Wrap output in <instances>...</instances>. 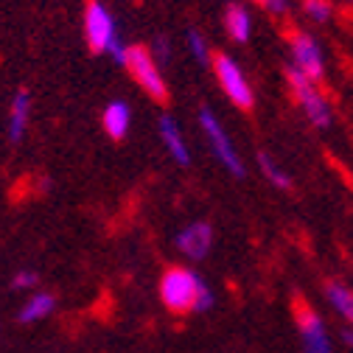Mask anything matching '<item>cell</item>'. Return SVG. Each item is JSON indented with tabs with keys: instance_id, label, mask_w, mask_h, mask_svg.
Returning <instances> with one entry per match:
<instances>
[{
	"instance_id": "8992f818",
	"label": "cell",
	"mask_w": 353,
	"mask_h": 353,
	"mask_svg": "<svg viewBox=\"0 0 353 353\" xmlns=\"http://www.w3.org/2000/svg\"><path fill=\"white\" fill-rule=\"evenodd\" d=\"M292 312H294L300 334H303V350L305 353H331V342H328L325 325H323V320H320V314L314 312V308L308 305L303 297H294Z\"/></svg>"
},
{
	"instance_id": "3957f363",
	"label": "cell",
	"mask_w": 353,
	"mask_h": 353,
	"mask_svg": "<svg viewBox=\"0 0 353 353\" xmlns=\"http://www.w3.org/2000/svg\"><path fill=\"white\" fill-rule=\"evenodd\" d=\"M126 70L132 73V79H135L143 90L154 99V101H168V87H165V79L160 76L157 70V62L154 57L143 48V46H132L129 48V59H126Z\"/></svg>"
},
{
	"instance_id": "ba28073f",
	"label": "cell",
	"mask_w": 353,
	"mask_h": 353,
	"mask_svg": "<svg viewBox=\"0 0 353 353\" xmlns=\"http://www.w3.org/2000/svg\"><path fill=\"white\" fill-rule=\"evenodd\" d=\"M289 42H292V54H294L297 68L312 81H320L325 70H323V57H320V48H317L314 37H308L305 31H292Z\"/></svg>"
},
{
	"instance_id": "2e32d148",
	"label": "cell",
	"mask_w": 353,
	"mask_h": 353,
	"mask_svg": "<svg viewBox=\"0 0 353 353\" xmlns=\"http://www.w3.org/2000/svg\"><path fill=\"white\" fill-rule=\"evenodd\" d=\"M258 165H261V171H263V176L272 183V185H278V188H289L292 185V180H289V174L283 171V168H278V163L270 157V154H258Z\"/></svg>"
},
{
	"instance_id": "277c9868",
	"label": "cell",
	"mask_w": 353,
	"mask_h": 353,
	"mask_svg": "<svg viewBox=\"0 0 353 353\" xmlns=\"http://www.w3.org/2000/svg\"><path fill=\"white\" fill-rule=\"evenodd\" d=\"M199 123H202V129H205L208 143H210L213 154L219 157V163H222L230 174L244 176V163L239 160V154H236V149H233V143H230V138H228L225 126L219 123V118H216L208 107H202V110H199Z\"/></svg>"
},
{
	"instance_id": "5bb4252c",
	"label": "cell",
	"mask_w": 353,
	"mask_h": 353,
	"mask_svg": "<svg viewBox=\"0 0 353 353\" xmlns=\"http://www.w3.org/2000/svg\"><path fill=\"white\" fill-rule=\"evenodd\" d=\"M54 294H48V292H39V294H34L23 308H20V323H34V320H42V317H48L51 312H54Z\"/></svg>"
},
{
	"instance_id": "9c48e42d",
	"label": "cell",
	"mask_w": 353,
	"mask_h": 353,
	"mask_svg": "<svg viewBox=\"0 0 353 353\" xmlns=\"http://www.w3.org/2000/svg\"><path fill=\"white\" fill-rule=\"evenodd\" d=\"M213 244V230L210 225L205 222H196V225H188L180 236H176V247H180V252H185L188 258H205L208 250Z\"/></svg>"
},
{
	"instance_id": "7c38bea8",
	"label": "cell",
	"mask_w": 353,
	"mask_h": 353,
	"mask_svg": "<svg viewBox=\"0 0 353 353\" xmlns=\"http://www.w3.org/2000/svg\"><path fill=\"white\" fill-rule=\"evenodd\" d=\"M28 110H31V99L26 90H17V96L12 99V118H9V138L20 141L26 123H28Z\"/></svg>"
},
{
	"instance_id": "603a6c76",
	"label": "cell",
	"mask_w": 353,
	"mask_h": 353,
	"mask_svg": "<svg viewBox=\"0 0 353 353\" xmlns=\"http://www.w3.org/2000/svg\"><path fill=\"white\" fill-rule=\"evenodd\" d=\"M350 3H353V0H350Z\"/></svg>"
},
{
	"instance_id": "ac0fdd59",
	"label": "cell",
	"mask_w": 353,
	"mask_h": 353,
	"mask_svg": "<svg viewBox=\"0 0 353 353\" xmlns=\"http://www.w3.org/2000/svg\"><path fill=\"white\" fill-rule=\"evenodd\" d=\"M188 46H191V54L202 62V65H210L213 62V54L208 51V46H205V39H202V34H196V31H188Z\"/></svg>"
},
{
	"instance_id": "8fae6325",
	"label": "cell",
	"mask_w": 353,
	"mask_h": 353,
	"mask_svg": "<svg viewBox=\"0 0 353 353\" xmlns=\"http://www.w3.org/2000/svg\"><path fill=\"white\" fill-rule=\"evenodd\" d=\"M129 118H132L129 107H126L123 101H112V104H107V110H104V115H101V123H104V129H107L110 138L121 141V138L126 135V129H129Z\"/></svg>"
},
{
	"instance_id": "ffe728a7",
	"label": "cell",
	"mask_w": 353,
	"mask_h": 353,
	"mask_svg": "<svg viewBox=\"0 0 353 353\" xmlns=\"http://www.w3.org/2000/svg\"><path fill=\"white\" fill-rule=\"evenodd\" d=\"M263 6H267L272 14H283L286 12V0H263Z\"/></svg>"
},
{
	"instance_id": "30bf717a",
	"label": "cell",
	"mask_w": 353,
	"mask_h": 353,
	"mask_svg": "<svg viewBox=\"0 0 353 353\" xmlns=\"http://www.w3.org/2000/svg\"><path fill=\"white\" fill-rule=\"evenodd\" d=\"M160 138H163L168 154H171L176 163H180V165H188V163H191L188 146H185V141H183V132H180V126L174 123V118H168V115L160 118Z\"/></svg>"
},
{
	"instance_id": "52a82bcc",
	"label": "cell",
	"mask_w": 353,
	"mask_h": 353,
	"mask_svg": "<svg viewBox=\"0 0 353 353\" xmlns=\"http://www.w3.org/2000/svg\"><path fill=\"white\" fill-rule=\"evenodd\" d=\"M84 37H87V46H90L93 54L110 51L112 39L118 37L110 12L99 3V0H90L87 9H84Z\"/></svg>"
},
{
	"instance_id": "d6986e66",
	"label": "cell",
	"mask_w": 353,
	"mask_h": 353,
	"mask_svg": "<svg viewBox=\"0 0 353 353\" xmlns=\"http://www.w3.org/2000/svg\"><path fill=\"white\" fill-rule=\"evenodd\" d=\"M14 289H34L37 286V275L34 272H17L14 281H12Z\"/></svg>"
},
{
	"instance_id": "9a60e30c",
	"label": "cell",
	"mask_w": 353,
	"mask_h": 353,
	"mask_svg": "<svg viewBox=\"0 0 353 353\" xmlns=\"http://www.w3.org/2000/svg\"><path fill=\"white\" fill-rule=\"evenodd\" d=\"M325 292H328V297H331V303H334L336 312H339L345 320L353 323V292H350L347 286H342V283H328Z\"/></svg>"
},
{
	"instance_id": "7402d4cb",
	"label": "cell",
	"mask_w": 353,
	"mask_h": 353,
	"mask_svg": "<svg viewBox=\"0 0 353 353\" xmlns=\"http://www.w3.org/2000/svg\"><path fill=\"white\" fill-rule=\"evenodd\" d=\"M255 3H263V0H255Z\"/></svg>"
},
{
	"instance_id": "6da1fadb",
	"label": "cell",
	"mask_w": 353,
	"mask_h": 353,
	"mask_svg": "<svg viewBox=\"0 0 353 353\" xmlns=\"http://www.w3.org/2000/svg\"><path fill=\"white\" fill-rule=\"evenodd\" d=\"M202 286H205L202 278H196L194 272H188L183 267H174L163 275L160 294H163V303L174 314H185V312H194L196 308V297H199Z\"/></svg>"
},
{
	"instance_id": "4fadbf2b",
	"label": "cell",
	"mask_w": 353,
	"mask_h": 353,
	"mask_svg": "<svg viewBox=\"0 0 353 353\" xmlns=\"http://www.w3.org/2000/svg\"><path fill=\"white\" fill-rule=\"evenodd\" d=\"M225 26H228V34L236 39V42H247L250 39V14L241 3H230L228 12H225Z\"/></svg>"
},
{
	"instance_id": "e0dca14e",
	"label": "cell",
	"mask_w": 353,
	"mask_h": 353,
	"mask_svg": "<svg viewBox=\"0 0 353 353\" xmlns=\"http://www.w3.org/2000/svg\"><path fill=\"white\" fill-rule=\"evenodd\" d=\"M303 9L312 20L325 23L331 17V0H303Z\"/></svg>"
},
{
	"instance_id": "5b68a950",
	"label": "cell",
	"mask_w": 353,
	"mask_h": 353,
	"mask_svg": "<svg viewBox=\"0 0 353 353\" xmlns=\"http://www.w3.org/2000/svg\"><path fill=\"white\" fill-rule=\"evenodd\" d=\"M210 65H213V73H216L219 84H222V90L228 93V99L241 110H252V90H250L244 73L239 70V65L225 54H213Z\"/></svg>"
},
{
	"instance_id": "7a4b0ae2",
	"label": "cell",
	"mask_w": 353,
	"mask_h": 353,
	"mask_svg": "<svg viewBox=\"0 0 353 353\" xmlns=\"http://www.w3.org/2000/svg\"><path fill=\"white\" fill-rule=\"evenodd\" d=\"M286 79H289V87H292L294 99H297L300 107L305 110L308 121H312L314 126H328V123H331V104H328L325 96L320 93L317 81H312L300 68H289V70H286Z\"/></svg>"
},
{
	"instance_id": "44dd1931",
	"label": "cell",
	"mask_w": 353,
	"mask_h": 353,
	"mask_svg": "<svg viewBox=\"0 0 353 353\" xmlns=\"http://www.w3.org/2000/svg\"><path fill=\"white\" fill-rule=\"evenodd\" d=\"M342 336H345V342H347V345H350V347H353V331H345V334H342Z\"/></svg>"
}]
</instances>
